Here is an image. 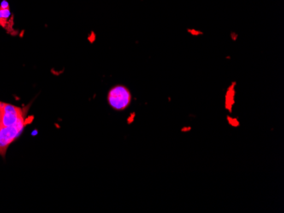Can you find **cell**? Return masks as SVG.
<instances>
[{
    "instance_id": "6da1fadb",
    "label": "cell",
    "mask_w": 284,
    "mask_h": 213,
    "mask_svg": "<svg viewBox=\"0 0 284 213\" xmlns=\"http://www.w3.org/2000/svg\"><path fill=\"white\" fill-rule=\"evenodd\" d=\"M131 93L130 90L123 85H117L108 92V101L111 106L117 110H124L131 105Z\"/></svg>"
},
{
    "instance_id": "5b68a950",
    "label": "cell",
    "mask_w": 284,
    "mask_h": 213,
    "mask_svg": "<svg viewBox=\"0 0 284 213\" xmlns=\"http://www.w3.org/2000/svg\"><path fill=\"white\" fill-rule=\"evenodd\" d=\"M0 9H9V3H8V1H6V0H3V1H2V3H1V4H0Z\"/></svg>"
},
{
    "instance_id": "3957f363",
    "label": "cell",
    "mask_w": 284,
    "mask_h": 213,
    "mask_svg": "<svg viewBox=\"0 0 284 213\" xmlns=\"http://www.w3.org/2000/svg\"><path fill=\"white\" fill-rule=\"evenodd\" d=\"M3 120L2 126L10 127L19 123L25 122L22 109L19 107L12 106L8 103H3Z\"/></svg>"
},
{
    "instance_id": "7a4b0ae2",
    "label": "cell",
    "mask_w": 284,
    "mask_h": 213,
    "mask_svg": "<svg viewBox=\"0 0 284 213\" xmlns=\"http://www.w3.org/2000/svg\"><path fill=\"white\" fill-rule=\"evenodd\" d=\"M26 123H19L15 126L10 127H0V155L5 156L6 151L9 144L15 141V139L20 136L21 132L23 131Z\"/></svg>"
},
{
    "instance_id": "277c9868",
    "label": "cell",
    "mask_w": 284,
    "mask_h": 213,
    "mask_svg": "<svg viewBox=\"0 0 284 213\" xmlns=\"http://www.w3.org/2000/svg\"><path fill=\"white\" fill-rule=\"evenodd\" d=\"M10 15H11V13L9 9H0V25L2 26H5V23L8 19L10 17Z\"/></svg>"
},
{
    "instance_id": "8992f818",
    "label": "cell",
    "mask_w": 284,
    "mask_h": 213,
    "mask_svg": "<svg viewBox=\"0 0 284 213\" xmlns=\"http://www.w3.org/2000/svg\"><path fill=\"white\" fill-rule=\"evenodd\" d=\"M3 102H0V127H2V120H3Z\"/></svg>"
}]
</instances>
